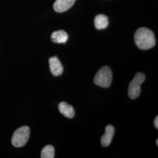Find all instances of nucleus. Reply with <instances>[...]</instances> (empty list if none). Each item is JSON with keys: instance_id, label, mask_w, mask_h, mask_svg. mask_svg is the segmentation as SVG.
Here are the masks:
<instances>
[{"instance_id": "nucleus-7", "label": "nucleus", "mask_w": 158, "mask_h": 158, "mask_svg": "<svg viewBox=\"0 0 158 158\" xmlns=\"http://www.w3.org/2000/svg\"><path fill=\"white\" fill-rule=\"evenodd\" d=\"M114 135V128L111 125H108L106 127L104 134L101 138V142L102 147H107L110 145Z\"/></svg>"}, {"instance_id": "nucleus-5", "label": "nucleus", "mask_w": 158, "mask_h": 158, "mask_svg": "<svg viewBox=\"0 0 158 158\" xmlns=\"http://www.w3.org/2000/svg\"><path fill=\"white\" fill-rule=\"evenodd\" d=\"M49 68L52 74L55 76H59L63 73L62 64L56 56L52 57L49 60Z\"/></svg>"}, {"instance_id": "nucleus-6", "label": "nucleus", "mask_w": 158, "mask_h": 158, "mask_svg": "<svg viewBox=\"0 0 158 158\" xmlns=\"http://www.w3.org/2000/svg\"><path fill=\"white\" fill-rule=\"evenodd\" d=\"M76 0H56L53 8L57 12H63L69 10L73 6Z\"/></svg>"}, {"instance_id": "nucleus-9", "label": "nucleus", "mask_w": 158, "mask_h": 158, "mask_svg": "<svg viewBox=\"0 0 158 158\" xmlns=\"http://www.w3.org/2000/svg\"><path fill=\"white\" fill-rule=\"evenodd\" d=\"M51 40L57 44H65L68 41V35L65 31L59 30L52 34Z\"/></svg>"}, {"instance_id": "nucleus-13", "label": "nucleus", "mask_w": 158, "mask_h": 158, "mask_svg": "<svg viewBox=\"0 0 158 158\" xmlns=\"http://www.w3.org/2000/svg\"><path fill=\"white\" fill-rule=\"evenodd\" d=\"M156 145L158 146V139H156Z\"/></svg>"}, {"instance_id": "nucleus-2", "label": "nucleus", "mask_w": 158, "mask_h": 158, "mask_svg": "<svg viewBox=\"0 0 158 158\" xmlns=\"http://www.w3.org/2000/svg\"><path fill=\"white\" fill-rule=\"evenodd\" d=\"M112 80L111 69L108 66H103L96 73L94 78V83L98 86L108 88L111 85Z\"/></svg>"}, {"instance_id": "nucleus-3", "label": "nucleus", "mask_w": 158, "mask_h": 158, "mask_svg": "<svg viewBox=\"0 0 158 158\" xmlns=\"http://www.w3.org/2000/svg\"><path fill=\"white\" fill-rule=\"evenodd\" d=\"M145 80V75L139 72L136 74L134 79L131 80L128 89V96L131 99H135L141 94V86Z\"/></svg>"}, {"instance_id": "nucleus-1", "label": "nucleus", "mask_w": 158, "mask_h": 158, "mask_svg": "<svg viewBox=\"0 0 158 158\" xmlns=\"http://www.w3.org/2000/svg\"><path fill=\"white\" fill-rule=\"evenodd\" d=\"M134 40L136 46L142 50L152 48L156 44L155 35L151 30L147 28L137 29L134 35Z\"/></svg>"}, {"instance_id": "nucleus-11", "label": "nucleus", "mask_w": 158, "mask_h": 158, "mask_svg": "<svg viewBox=\"0 0 158 158\" xmlns=\"http://www.w3.org/2000/svg\"><path fill=\"white\" fill-rule=\"evenodd\" d=\"M55 156V149L52 145H46L41 151L42 158H53Z\"/></svg>"}, {"instance_id": "nucleus-10", "label": "nucleus", "mask_w": 158, "mask_h": 158, "mask_svg": "<svg viewBox=\"0 0 158 158\" xmlns=\"http://www.w3.org/2000/svg\"><path fill=\"white\" fill-rule=\"evenodd\" d=\"M108 25V19L107 17L100 14L96 16L94 19V25L97 29H103L106 28Z\"/></svg>"}, {"instance_id": "nucleus-12", "label": "nucleus", "mask_w": 158, "mask_h": 158, "mask_svg": "<svg viewBox=\"0 0 158 158\" xmlns=\"http://www.w3.org/2000/svg\"><path fill=\"white\" fill-rule=\"evenodd\" d=\"M154 125L155 127V128L158 130V117L156 116V117L154 120Z\"/></svg>"}, {"instance_id": "nucleus-4", "label": "nucleus", "mask_w": 158, "mask_h": 158, "mask_svg": "<svg viewBox=\"0 0 158 158\" xmlns=\"http://www.w3.org/2000/svg\"><path fill=\"white\" fill-rule=\"evenodd\" d=\"M30 129L28 126H23L17 129L12 137V144L17 148L23 147L28 141Z\"/></svg>"}, {"instance_id": "nucleus-8", "label": "nucleus", "mask_w": 158, "mask_h": 158, "mask_svg": "<svg viewBox=\"0 0 158 158\" xmlns=\"http://www.w3.org/2000/svg\"><path fill=\"white\" fill-rule=\"evenodd\" d=\"M59 110L64 117L69 118H73L75 115L73 107L66 102H62L59 104Z\"/></svg>"}]
</instances>
